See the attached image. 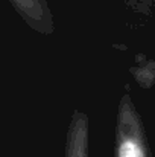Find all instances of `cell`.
<instances>
[{
  "instance_id": "cell-3",
  "label": "cell",
  "mask_w": 155,
  "mask_h": 157,
  "mask_svg": "<svg viewBox=\"0 0 155 157\" xmlns=\"http://www.w3.org/2000/svg\"><path fill=\"white\" fill-rule=\"evenodd\" d=\"M15 2V5L23 11V12H26V14H29V15H32V17H41V14H43V11H41V6H40V2L41 0H14Z\"/></svg>"
},
{
  "instance_id": "cell-1",
  "label": "cell",
  "mask_w": 155,
  "mask_h": 157,
  "mask_svg": "<svg viewBox=\"0 0 155 157\" xmlns=\"http://www.w3.org/2000/svg\"><path fill=\"white\" fill-rule=\"evenodd\" d=\"M116 157H152L135 108L128 96L120 102L116 130Z\"/></svg>"
},
{
  "instance_id": "cell-2",
  "label": "cell",
  "mask_w": 155,
  "mask_h": 157,
  "mask_svg": "<svg viewBox=\"0 0 155 157\" xmlns=\"http://www.w3.org/2000/svg\"><path fill=\"white\" fill-rule=\"evenodd\" d=\"M65 157H88V124L82 113H76L67 136Z\"/></svg>"
}]
</instances>
